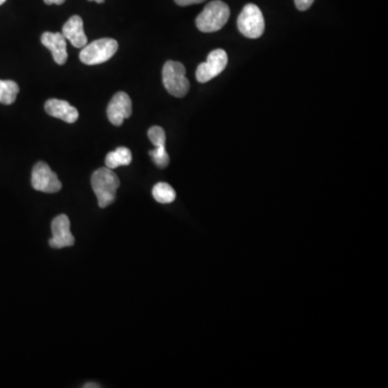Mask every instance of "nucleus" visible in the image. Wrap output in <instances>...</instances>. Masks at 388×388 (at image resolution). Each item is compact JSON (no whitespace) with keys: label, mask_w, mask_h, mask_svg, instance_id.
Returning a JSON list of instances; mask_svg holds the SVG:
<instances>
[{"label":"nucleus","mask_w":388,"mask_h":388,"mask_svg":"<svg viewBox=\"0 0 388 388\" xmlns=\"http://www.w3.org/2000/svg\"><path fill=\"white\" fill-rule=\"evenodd\" d=\"M41 44L52 53L53 59L59 65H64L69 59L67 54L66 38L64 37L61 33H46L42 34Z\"/></svg>","instance_id":"10"},{"label":"nucleus","mask_w":388,"mask_h":388,"mask_svg":"<svg viewBox=\"0 0 388 388\" xmlns=\"http://www.w3.org/2000/svg\"><path fill=\"white\" fill-rule=\"evenodd\" d=\"M132 162V152L129 148L119 147L106 156L105 164L108 169H118L120 166H126Z\"/></svg>","instance_id":"13"},{"label":"nucleus","mask_w":388,"mask_h":388,"mask_svg":"<svg viewBox=\"0 0 388 388\" xmlns=\"http://www.w3.org/2000/svg\"><path fill=\"white\" fill-rule=\"evenodd\" d=\"M163 84L169 94L184 97L190 89V82L186 78V69L179 61H167L163 66Z\"/></svg>","instance_id":"3"},{"label":"nucleus","mask_w":388,"mask_h":388,"mask_svg":"<svg viewBox=\"0 0 388 388\" xmlns=\"http://www.w3.org/2000/svg\"><path fill=\"white\" fill-rule=\"evenodd\" d=\"M149 156L154 164L160 169H165L169 164V156L165 147H156V149L149 152Z\"/></svg>","instance_id":"16"},{"label":"nucleus","mask_w":388,"mask_h":388,"mask_svg":"<svg viewBox=\"0 0 388 388\" xmlns=\"http://www.w3.org/2000/svg\"><path fill=\"white\" fill-rule=\"evenodd\" d=\"M230 18V8L222 0H214L199 14L197 27L203 33H215L220 31Z\"/></svg>","instance_id":"2"},{"label":"nucleus","mask_w":388,"mask_h":388,"mask_svg":"<svg viewBox=\"0 0 388 388\" xmlns=\"http://www.w3.org/2000/svg\"><path fill=\"white\" fill-rule=\"evenodd\" d=\"M148 137H149L154 147H165L166 136H165L164 129L162 127L156 126V125L150 127L149 131H148Z\"/></svg>","instance_id":"17"},{"label":"nucleus","mask_w":388,"mask_h":388,"mask_svg":"<svg viewBox=\"0 0 388 388\" xmlns=\"http://www.w3.org/2000/svg\"><path fill=\"white\" fill-rule=\"evenodd\" d=\"M84 388H99V384H95V383H88V384H86V385L84 386Z\"/></svg>","instance_id":"21"},{"label":"nucleus","mask_w":388,"mask_h":388,"mask_svg":"<svg viewBox=\"0 0 388 388\" xmlns=\"http://www.w3.org/2000/svg\"><path fill=\"white\" fill-rule=\"evenodd\" d=\"M118 42L112 38H101L86 44L80 51L79 59L86 65H99L109 61L116 51Z\"/></svg>","instance_id":"4"},{"label":"nucleus","mask_w":388,"mask_h":388,"mask_svg":"<svg viewBox=\"0 0 388 388\" xmlns=\"http://www.w3.org/2000/svg\"><path fill=\"white\" fill-rule=\"evenodd\" d=\"M44 109L49 116L61 119L67 123H75L79 118V112L69 101L51 99L44 104Z\"/></svg>","instance_id":"11"},{"label":"nucleus","mask_w":388,"mask_h":388,"mask_svg":"<svg viewBox=\"0 0 388 388\" xmlns=\"http://www.w3.org/2000/svg\"><path fill=\"white\" fill-rule=\"evenodd\" d=\"M237 27L245 37L250 39H257L264 35L266 22L258 6L248 4L243 8L237 19Z\"/></svg>","instance_id":"5"},{"label":"nucleus","mask_w":388,"mask_h":388,"mask_svg":"<svg viewBox=\"0 0 388 388\" xmlns=\"http://www.w3.org/2000/svg\"><path fill=\"white\" fill-rule=\"evenodd\" d=\"M31 186L40 192L56 193L61 189V182L46 163L38 162L31 171Z\"/></svg>","instance_id":"7"},{"label":"nucleus","mask_w":388,"mask_h":388,"mask_svg":"<svg viewBox=\"0 0 388 388\" xmlns=\"http://www.w3.org/2000/svg\"><path fill=\"white\" fill-rule=\"evenodd\" d=\"M61 34L75 48H84L88 38L84 29V21L79 16H74L64 24Z\"/></svg>","instance_id":"12"},{"label":"nucleus","mask_w":388,"mask_h":388,"mask_svg":"<svg viewBox=\"0 0 388 388\" xmlns=\"http://www.w3.org/2000/svg\"><path fill=\"white\" fill-rule=\"evenodd\" d=\"M6 3V0H0V6L4 5Z\"/></svg>","instance_id":"23"},{"label":"nucleus","mask_w":388,"mask_h":388,"mask_svg":"<svg viewBox=\"0 0 388 388\" xmlns=\"http://www.w3.org/2000/svg\"><path fill=\"white\" fill-rule=\"evenodd\" d=\"M132 101L125 92H118L112 96L107 107V116L111 124L120 126L125 119L132 116Z\"/></svg>","instance_id":"9"},{"label":"nucleus","mask_w":388,"mask_h":388,"mask_svg":"<svg viewBox=\"0 0 388 388\" xmlns=\"http://www.w3.org/2000/svg\"><path fill=\"white\" fill-rule=\"evenodd\" d=\"M89 1H95V3H97V4L105 3V0H89Z\"/></svg>","instance_id":"22"},{"label":"nucleus","mask_w":388,"mask_h":388,"mask_svg":"<svg viewBox=\"0 0 388 388\" xmlns=\"http://www.w3.org/2000/svg\"><path fill=\"white\" fill-rule=\"evenodd\" d=\"M19 92L20 88L16 82L12 80H0V104L11 105L16 101Z\"/></svg>","instance_id":"14"},{"label":"nucleus","mask_w":388,"mask_h":388,"mask_svg":"<svg viewBox=\"0 0 388 388\" xmlns=\"http://www.w3.org/2000/svg\"><path fill=\"white\" fill-rule=\"evenodd\" d=\"M313 3L314 0H294L297 9L300 10V11H307L313 5Z\"/></svg>","instance_id":"18"},{"label":"nucleus","mask_w":388,"mask_h":388,"mask_svg":"<svg viewBox=\"0 0 388 388\" xmlns=\"http://www.w3.org/2000/svg\"><path fill=\"white\" fill-rule=\"evenodd\" d=\"M53 237L49 239V245L52 248L71 247L75 244V237L71 232V222L66 215H59L53 219Z\"/></svg>","instance_id":"8"},{"label":"nucleus","mask_w":388,"mask_h":388,"mask_svg":"<svg viewBox=\"0 0 388 388\" xmlns=\"http://www.w3.org/2000/svg\"><path fill=\"white\" fill-rule=\"evenodd\" d=\"M228 64V55L222 49L212 51L207 56V61L201 63L197 69V80L201 84H207L219 76Z\"/></svg>","instance_id":"6"},{"label":"nucleus","mask_w":388,"mask_h":388,"mask_svg":"<svg viewBox=\"0 0 388 388\" xmlns=\"http://www.w3.org/2000/svg\"><path fill=\"white\" fill-rule=\"evenodd\" d=\"M46 5H63L66 0H44Z\"/></svg>","instance_id":"20"},{"label":"nucleus","mask_w":388,"mask_h":388,"mask_svg":"<svg viewBox=\"0 0 388 388\" xmlns=\"http://www.w3.org/2000/svg\"><path fill=\"white\" fill-rule=\"evenodd\" d=\"M152 196L161 204H169L176 199V192L166 182H159L152 189Z\"/></svg>","instance_id":"15"},{"label":"nucleus","mask_w":388,"mask_h":388,"mask_svg":"<svg viewBox=\"0 0 388 388\" xmlns=\"http://www.w3.org/2000/svg\"><path fill=\"white\" fill-rule=\"evenodd\" d=\"M91 184L101 209H106L114 202L120 180L114 169H108L107 166L97 169L91 177Z\"/></svg>","instance_id":"1"},{"label":"nucleus","mask_w":388,"mask_h":388,"mask_svg":"<svg viewBox=\"0 0 388 388\" xmlns=\"http://www.w3.org/2000/svg\"><path fill=\"white\" fill-rule=\"evenodd\" d=\"M205 0H175V3L178 6L181 7H186V6L197 5V4L204 3Z\"/></svg>","instance_id":"19"}]
</instances>
